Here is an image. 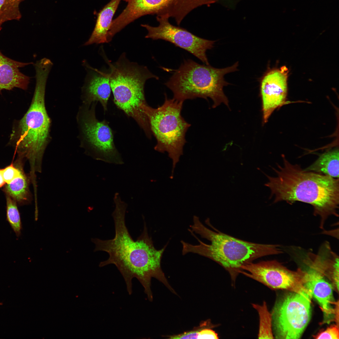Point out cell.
Returning <instances> with one entry per match:
<instances>
[{
    "label": "cell",
    "instance_id": "8fae6325",
    "mask_svg": "<svg viewBox=\"0 0 339 339\" xmlns=\"http://www.w3.org/2000/svg\"><path fill=\"white\" fill-rule=\"evenodd\" d=\"M95 103L94 102L90 109L85 110L82 120L83 131L90 153L97 160L122 164L123 159L115 145L114 132L109 123L105 120L100 121L96 117Z\"/></svg>",
    "mask_w": 339,
    "mask_h": 339
},
{
    "label": "cell",
    "instance_id": "d4e9b609",
    "mask_svg": "<svg viewBox=\"0 0 339 339\" xmlns=\"http://www.w3.org/2000/svg\"><path fill=\"white\" fill-rule=\"evenodd\" d=\"M315 339H338L339 338V325H331L326 330L314 336Z\"/></svg>",
    "mask_w": 339,
    "mask_h": 339
},
{
    "label": "cell",
    "instance_id": "7a4b0ae2",
    "mask_svg": "<svg viewBox=\"0 0 339 339\" xmlns=\"http://www.w3.org/2000/svg\"><path fill=\"white\" fill-rule=\"evenodd\" d=\"M283 164L278 169L272 168L276 177L263 172L269 180L265 186L271 191L269 199L274 196V203L284 201L292 204L299 201L311 205L314 215L319 216L323 229L330 216L338 217L339 203V178L315 172L306 171L291 163L283 156Z\"/></svg>",
    "mask_w": 339,
    "mask_h": 339
},
{
    "label": "cell",
    "instance_id": "277c9868",
    "mask_svg": "<svg viewBox=\"0 0 339 339\" xmlns=\"http://www.w3.org/2000/svg\"><path fill=\"white\" fill-rule=\"evenodd\" d=\"M36 83L32 101L23 117L15 121L9 143L15 148L18 158L27 159L30 175L41 171L43 157L47 142L50 121L45 104L47 79L50 68L44 65L35 67Z\"/></svg>",
    "mask_w": 339,
    "mask_h": 339
},
{
    "label": "cell",
    "instance_id": "f1b7e54d",
    "mask_svg": "<svg viewBox=\"0 0 339 339\" xmlns=\"http://www.w3.org/2000/svg\"><path fill=\"white\" fill-rule=\"evenodd\" d=\"M4 1V0H0V10L1 9ZM1 29H0V31L1 30Z\"/></svg>",
    "mask_w": 339,
    "mask_h": 339
},
{
    "label": "cell",
    "instance_id": "d6986e66",
    "mask_svg": "<svg viewBox=\"0 0 339 339\" xmlns=\"http://www.w3.org/2000/svg\"><path fill=\"white\" fill-rule=\"evenodd\" d=\"M339 154L338 148L327 151L304 170L339 178Z\"/></svg>",
    "mask_w": 339,
    "mask_h": 339
},
{
    "label": "cell",
    "instance_id": "7402d4cb",
    "mask_svg": "<svg viewBox=\"0 0 339 339\" xmlns=\"http://www.w3.org/2000/svg\"><path fill=\"white\" fill-rule=\"evenodd\" d=\"M7 219L17 237L21 234L22 229L20 213L17 202L10 196L6 194Z\"/></svg>",
    "mask_w": 339,
    "mask_h": 339
},
{
    "label": "cell",
    "instance_id": "5b68a950",
    "mask_svg": "<svg viewBox=\"0 0 339 339\" xmlns=\"http://www.w3.org/2000/svg\"><path fill=\"white\" fill-rule=\"evenodd\" d=\"M101 54L108 65L110 84L117 107L133 118L146 136L151 134L148 118L141 106L146 104L144 88L146 81L151 78L159 79L146 66L130 62L123 53L118 60L112 63L103 51Z\"/></svg>",
    "mask_w": 339,
    "mask_h": 339
},
{
    "label": "cell",
    "instance_id": "cb8c5ba5",
    "mask_svg": "<svg viewBox=\"0 0 339 339\" xmlns=\"http://www.w3.org/2000/svg\"><path fill=\"white\" fill-rule=\"evenodd\" d=\"M21 160L22 159L18 158L17 160L16 167L12 163L3 169V176L6 183H10L14 179L20 176L21 170L22 168V164L21 162Z\"/></svg>",
    "mask_w": 339,
    "mask_h": 339
},
{
    "label": "cell",
    "instance_id": "9c48e42d",
    "mask_svg": "<svg viewBox=\"0 0 339 339\" xmlns=\"http://www.w3.org/2000/svg\"><path fill=\"white\" fill-rule=\"evenodd\" d=\"M241 269L240 273L271 289L312 296L305 286L307 272L300 268L292 271L274 260L249 263L242 266Z\"/></svg>",
    "mask_w": 339,
    "mask_h": 339
},
{
    "label": "cell",
    "instance_id": "f546056e",
    "mask_svg": "<svg viewBox=\"0 0 339 339\" xmlns=\"http://www.w3.org/2000/svg\"><path fill=\"white\" fill-rule=\"evenodd\" d=\"M3 304L2 303L0 302V306H1Z\"/></svg>",
    "mask_w": 339,
    "mask_h": 339
},
{
    "label": "cell",
    "instance_id": "44dd1931",
    "mask_svg": "<svg viewBox=\"0 0 339 339\" xmlns=\"http://www.w3.org/2000/svg\"><path fill=\"white\" fill-rule=\"evenodd\" d=\"M252 306L259 315L258 338H273L272 315L268 309L266 303L264 302L262 305L253 304Z\"/></svg>",
    "mask_w": 339,
    "mask_h": 339
},
{
    "label": "cell",
    "instance_id": "83f0119b",
    "mask_svg": "<svg viewBox=\"0 0 339 339\" xmlns=\"http://www.w3.org/2000/svg\"><path fill=\"white\" fill-rule=\"evenodd\" d=\"M6 183L3 175V169H0V188L3 186Z\"/></svg>",
    "mask_w": 339,
    "mask_h": 339
},
{
    "label": "cell",
    "instance_id": "4fadbf2b",
    "mask_svg": "<svg viewBox=\"0 0 339 339\" xmlns=\"http://www.w3.org/2000/svg\"><path fill=\"white\" fill-rule=\"evenodd\" d=\"M288 69L268 70L260 80V93L262 100L263 122L266 123L274 111L284 105L287 93Z\"/></svg>",
    "mask_w": 339,
    "mask_h": 339
},
{
    "label": "cell",
    "instance_id": "6da1fadb",
    "mask_svg": "<svg viewBox=\"0 0 339 339\" xmlns=\"http://www.w3.org/2000/svg\"><path fill=\"white\" fill-rule=\"evenodd\" d=\"M114 201L115 207L112 215L115 224L114 237L106 240L91 239L95 245L94 251H105L109 255L107 260L100 263L99 266L115 265L124 278L129 295L132 292V280L135 278L143 287L150 301L153 299L151 288L153 277L162 282L173 292L174 290L168 282L161 267L162 256L168 244L161 249H156L145 221L142 233L134 240L125 223L127 204L121 200L119 194L114 195Z\"/></svg>",
    "mask_w": 339,
    "mask_h": 339
},
{
    "label": "cell",
    "instance_id": "603a6c76",
    "mask_svg": "<svg viewBox=\"0 0 339 339\" xmlns=\"http://www.w3.org/2000/svg\"><path fill=\"white\" fill-rule=\"evenodd\" d=\"M24 0H4L0 10V28L5 22L19 20L21 15L19 9L20 3Z\"/></svg>",
    "mask_w": 339,
    "mask_h": 339
},
{
    "label": "cell",
    "instance_id": "8992f818",
    "mask_svg": "<svg viewBox=\"0 0 339 339\" xmlns=\"http://www.w3.org/2000/svg\"><path fill=\"white\" fill-rule=\"evenodd\" d=\"M238 62L232 66L217 68L209 65L199 64L191 59L185 60L179 67L174 70L165 83L172 92L174 99L183 101L201 98L211 99L215 108L223 103L229 107V101L223 88L229 83L224 75L238 70Z\"/></svg>",
    "mask_w": 339,
    "mask_h": 339
},
{
    "label": "cell",
    "instance_id": "7c38bea8",
    "mask_svg": "<svg viewBox=\"0 0 339 339\" xmlns=\"http://www.w3.org/2000/svg\"><path fill=\"white\" fill-rule=\"evenodd\" d=\"M168 18L156 17L159 25L153 27L142 24L148 32L145 37L153 40L161 39L188 51L206 65H209L206 52L213 47L216 41L199 37L186 29L171 24Z\"/></svg>",
    "mask_w": 339,
    "mask_h": 339
},
{
    "label": "cell",
    "instance_id": "2e32d148",
    "mask_svg": "<svg viewBox=\"0 0 339 339\" xmlns=\"http://www.w3.org/2000/svg\"><path fill=\"white\" fill-rule=\"evenodd\" d=\"M91 67L93 72L85 86V100L89 105L92 102H99L105 112L111 91L109 73Z\"/></svg>",
    "mask_w": 339,
    "mask_h": 339
},
{
    "label": "cell",
    "instance_id": "ac0fdd59",
    "mask_svg": "<svg viewBox=\"0 0 339 339\" xmlns=\"http://www.w3.org/2000/svg\"><path fill=\"white\" fill-rule=\"evenodd\" d=\"M321 273L331 282L334 289L339 291V257L333 252L328 243L321 247L318 253Z\"/></svg>",
    "mask_w": 339,
    "mask_h": 339
},
{
    "label": "cell",
    "instance_id": "5bb4252c",
    "mask_svg": "<svg viewBox=\"0 0 339 339\" xmlns=\"http://www.w3.org/2000/svg\"><path fill=\"white\" fill-rule=\"evenodd\" d=\"M308 268L307 281L305 284L307 289L319 303L324 315L323 323H329L334 321L338 324V301H335L333 287L327 281L321 273L306 266Z\"/></svg>",
    "mask_w": 339,
    "mask_h": 339
},
{
    "label": "cell",
    "instance_id": "3957f363",
    "mask_svg": "<svg viewBox=\"0 0 339 339\" xmlns=\"http://www.w3.org/2000/svg\"><path fill=\"white\" fill-rule=\"evenodd\" d=\"M193 222L189 231L199 244L181 241L182 255L192 253L213 260L226 269L233 280L242 271V266L258 258L282 252L278 245L250 242L223 233L212 227L208 218L206 223L215 231L204 226L196 216H193Z\"/></svg>",
    "mask_w": 339,
    "mask_h": 339
},
{
    "label": "cell",
    "instance_id": "ba28073f",
    "mask_svg": "<svg viewBox=\"0 0 339 339\" xmlns=\"http://www.w3.org/2000/svg\"><path fill=\"white\" fill-rule=\"evenodd\" d=\"M312 297L291 292L276 304L272 314L276 338H300L310 319Z\"/></svg>",
    "mask_w": 339,
    "mask_h": 339
},
{
    "label": "cell",
    "instance_id": "484cf974",
    "mask_svg": "<svg viewBox=\"0 0 339 339\" xmlns=\"http://www.w3.org/2000/svg\"><path fill=\"white\" fill-rule=\"evenodd\" d=\"M207 324V321L204 322L197 329L190 331L186 332L183 333L167 336L169 339H197L199 331L202 328V327Z\"/></svg>",
    "mask_w": 339,
    "mask_h": 339
},
{
    "label": "cell",
    "instance_id": "9a60e30c",
    "mask_svg": "<svg viewBox=\"0 0 339 339\" xmlns=\"http://www.w3.org/2000/svg\"><path fill=\"white\" fill-rule=\"evenodd\" d=\"M33 63L14 60L0 51V92L4 89L11 90L15 88L27 89L30 77L20 72L19 68Z\"/></svg>",
    "mask_w": 339,
    "mask_h": 339
},
{
    "label": "cell",
    "instance_id": "e0dca14e",
    "mask_svg": "<svg viewBox=\"0 0 339 339\" xmlns=\"http://www.w3.org/2000/svg\"><path fill=\"white\" fill-rule=\"evenodd\" d=\"M121 0H111L100 11L94 30L85 46L108 43L107 36L112 19Z\"/></svg>",
    "mask_w": 339,
    "mask_h": 339
},
{
    "label": "cell",
    "instance_id": "ffe728a7",
    "mask_svg": "<svg viewBox=\"0 0 339 339\" xmlns=\"http://www.w3.org/2000/svg\"><path fill=\"white\" fill-rule=\"evenodd\" d=\"M24 173L23 168L20 176L9 184L5 185L3 191L17 203L23 205L28 203L31 199L29 186L30 179Z\"/></svg>",
    "mask_w": 339,
    "mask_h": 339
},
{
    "label": "cell",
    "instance_id": "30bf717a",
    "mask_svg": "<svg viewBox=\"0 0 339 339\" xmlns=\"http://www.w3.org/2000/svg\"><path fill=\"white\" fill-rule=\"evenodd\" d=\"M127 3L125 8L117 17L118 23L126 27L135 20L148 14L174 18L179 25L194 9L209 6L218 0H123Z\"/></svg>",
    "mask_w": 339,
    "mask_h": 339
},
{
    "label": "cell",
    "instance_id": "52a82bcc",
    "mask_svg": "<svg viewBox=\"0 0 339 339\" xmlns=\"http://www.w3.org/2000/svg\"><path fill=\"white\" fill-rule=\"evenodd\" d=\"M183 101L168 98L165 94L162 105L153 108L147 103L141 107L146 115L152 133L157 140L154 149L166 152L172 161V175L180 157L183 154L186 143V133L191 126L181 115Z\"/></svg>",
    "mask_w": 339,
    "mask_h": 339
},
{
    "label": "cell",
    "instance_id": "4316f807",
    "mask_svg": "<svg viewBox=\"0 0 339 339\" xmlns=\"http://www.w3.org/2000/svg\"><path fill=\"white\" fill-rule=\"evenodd\" d=\"M218 334L213 330L203 328L198 333L197 339H218Z\"/></svg>",
    "mask_w": 339,
    "mask_h": 339
}]
</instances>
